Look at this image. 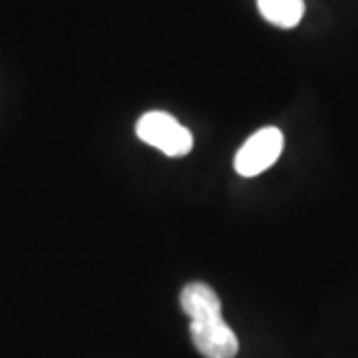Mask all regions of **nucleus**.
I'll list each match as a JSON object with an SVG mask.
<instances>
[{"mask_svg": "<svg viewBox=\"0 0 358 358\" xmlns=\"http://www.w3.org/2000/svg\"><path fill=\"white\" fill-rule=\"evenodd\" d=\"M181 308L192 319L189 333L195 348L205 358H235L239 341L223 320L217 293L205 282H189L181 291Z\"/></svg>", "mask_w": 358, "mask_h": 358, "instance_id": "f257e3e1", "label": "nucleus"}, {"mask_svg": "<svg viewBox=\"0 0 358 358\" xmlns=\"http://www.w3.org/2000/svg\"><path fill=\"white\" fill-rule=\"evenodd\" d=\"M136 134L141 141L157 148L169 157L187 155L193 148L192 131L166 112H148L141 115Z\"/></svg>", "mask_w": 358, "mask_h": 358, "instance_id": "f03ea898", "label": "nucleus"}, {"mask_svg": "<svg viewBox=\"0 0 358 358\" xmlns=\"http://www.w3.org/2000/svg\"><path fill=\"white\" fill-rule=\"evenodd\" d=\"M285 138L279 128H263L255 131L235 155V169L243 178H255L273 166L282 152Z\"/></svg>", "mask_w": 358, "mask_h": 358, "instance_id": "7ed1b4c3", "label": "nucleus"}, {"mask_svg": "<svg viewBox=\"0 0 358 358\" xmlns=\"http://www.w3.org/2000/svg\"><path fill=\"white\" fill-rule=\"evenodd\" d=\"M257 4L265 20L281 28H293L305 14L303 0H257Z\"/></svg>", "mask_w": 358, "mask_h": 358, "instance_id": "20e7f679", "label": "nucleus"}]
</instances>
